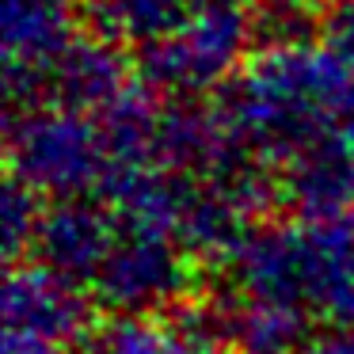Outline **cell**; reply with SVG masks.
I'll return each instance as SVG.
<instances>
[{
  "mask_svg": "<svg viewBox=\"0 0 354 354\" xmlns=\"http://www.w3.org/2000/svg\"><path fill=\"white\" fill-rule=\"evenodd\" d=\"M88 4H92L88 8L92 35L118 50L145 54L149 46L179 31L202 0H88Z\"/></svg>",
  "mask_w": 354,
  "mask_h": 354,
  "instance_id": "8992f818",
  "label": "cell"
},
{
  "mask_svg": "<svg viewBox=\"0 0 354 354\" xmlns=\"http://www.w3.org/2000/svg\"><path fill=\"white\" fill-rule=\"evenodd\" d=\"M229 4L263 12V16L274 19L278 27H297V16H301V8H305V0H229Z\"/></svg>",
  "mask_w": 354,
  "mask_h": 354,
  "instance_id": "9c48e42d",
  "label": "cell"
},
{
  "mask_svg": "<svg viewBox=\"0 0 354 354\" xmlns=\"http://www.w3.org/2000/svg\"><path fill=\"white\" fill-rule=\"evenodd\" d=\"M335 4H339V0H335Z\"/></svg>",
  "mask_w": 354,
  "mask_h": 354,
  "instance_id": "30bf717a",
  "label": "cell"
},
{
  "mask_svg": "<svg viewBox=\"0 0 354 354\" xmlns=\"http://www.w3.org/2000/svg\"><path fill=\"white\" fill-rule=\"evenodd\" d=\"M77 35L69 0H0V42L8 80L54 62Z\"/></svg>",
  "mask_w": 354,
  "mask_h": 354,
  "instance_id": "5b68a950",
  "label": "cell"
},
{
  "mask_svg": "<svg viewBox=\"0 0 354 354\" xmlns=\"http://www.w3.org/2000/svg\"><path fill=\"white\" fill-rule=\"evenodd\" d=\"M248 149L286 171L354 118V62L328 39L278 27L217 100Z\"/></svg>",
  "mask_w": 354,
  "mask_h": 354,
  "instance_id": "6da1fadb",
  "label": "cell"
},
{
  "mask_svg": "<svg viewBox=\"0 0 354 354\" xmlns=\"http://www.w3.org/2000/svg\"><path fill=\"white\" fill-rule=\"evenodd\" d=\"M39 191H31L24 179L12 176L4 187V236H8V244L27 240L31 232H39Z\"/></svg>",
  "mask_w": 354,
  "mask_h": 354,
  "instance_id": "52a82bcc",
  "label": "cell"
},
{
  "mask_svg": "<svg viewBox=\"0 0 354 354\" xmlns=\"http://www.w3.org/2000/svg\"><path fill=\"white\" fill-rule=\"evenodd\" d=\"M8 168L31 191L69 202L107 191L118 176V156L100 115L24 103L8 111Z\"/></svg>",
  "mask_w": 354,
  "mask_h": 354,
  "instance_id": "7a4b0ae2",
  "label": "cell"
},
{
  "mask_svg": "<svg viewBox=\"0 0 354 354\" xmlns=\"http://www.w3.org/2000/svg\"><path fill=\"white\" fill-rule=\"evenodd\" d=\"M252 57V19L240 4L202 0L179 31L138 54V80L168 100L221 95Z\"/></svg>",
  "mask_w": 354,
  "mask_h": 354,
  "instance_id": "3957f363",
  "label": "cell"
},
{
  "mask_svg": "<svg viewBox=\"0 0 354 354\" xmlns=\"http://www.w3.org/2000/svg\"><path fill=\"white\" fill-rule=\"evenodd\" d=\"M324 39L354 62V0H339L335 4V12L328 16V35Z\"/></svg>",
  "mask_w": 354,
  "mask_h": 354,
  "instance_id": "ba28073f",
  "label": "cell"
},
{
  "mask_svg": "<svg viewBox=\"0 0 354 354\" xmlns=\"http://www.w3.org/2000/svg\"><path fill=\"white\" fill-rule=\"evenodd\" d=\"M138 77L130 73L122 50L111 46L100 35H77L54 62L27 77L8 80L12 107L24 103H54V107H73L88 115H103L115 100H122Z\"/></svg>",
  "mask_w": 354,
  "mask_h": 354,
  "instance_id": "277c9868",
  "label": "cell"
}]
</instances>
